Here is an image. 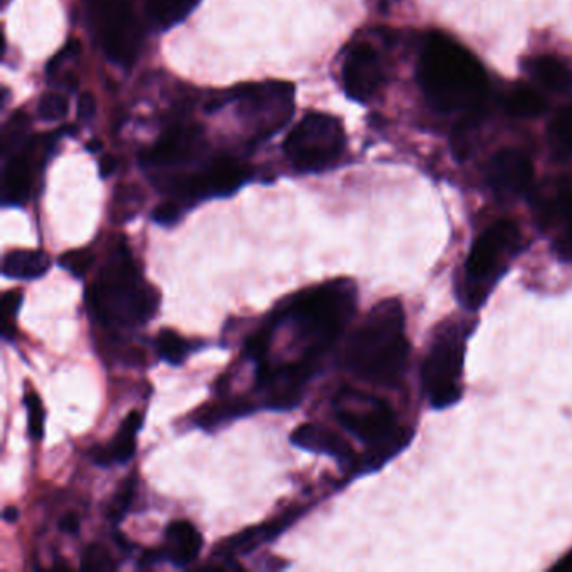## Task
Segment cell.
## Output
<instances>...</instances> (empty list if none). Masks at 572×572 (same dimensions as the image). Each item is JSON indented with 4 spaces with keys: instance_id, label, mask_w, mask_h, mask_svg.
Returning <instances> with one entry per match:
<instances>
[{
    "instance_id": "33",
    "label": "cell",
    "mask_w": 572,
    "mask_h": 572,
    "mask_svg": "<svg viewBox=\"0 0 572 572\" xmlns=\"http://www.w3.org/2000/svg\"><path fill=\"white\" fill-rule=\"evenodd\" d=\"M82 571H113L117 569L111 552L101 544H91L84 550L81 560Z\"/></svg>"
},
{
    "instance_id": "38",
    "label": "cell",
    "mask_w": 572,
    "mask_h": 572,
    "mask_svg": "<svg viewBox=\"0 0 572 572\" xmlns=\"http://www.w3.org/2000/svg\"><path fill=\"white\" fill-rule=\"evenodd\" d=\"M79 527H81V522H79L76 514H67L59 522V529L65 533H71V535H76Z\"/></svg>"
},
{
    "instance_id": "30",
    "label": "cell",
    "mask_w": 572,
    "mask_h": 572,
    "mask_svg": "<svg viewBox=\"0 0 572 572\" xmlns=\"http://www.w3.org/2000/svg\"><path fill=\"white\" fill-rule=\"evenodd\" d=\"M27 128H29V117H26L24 113H17L15 117H11L7 128L4 131V138H2L4 155L13 156V152H17V148L21 144H24Z\"/></svg>"
},
{
    "instance_id": "6",
    "label": "cell",
    "mask_w": 572,
    "mask_h": 572,
    "mask_svg": "<svg viewBox=\"0 0 572 572\" xmlns=\"http://www.w3.org/2000/svg\"><path fill=\"white\" fill-rule=\"evenodd\" d=\"M525 248L527 240L512 221H495L475 237L454 282L462 308L468 312L481 311Z\"/></svg>"
},
{
    "instance_id": "25",
    "label": "cell",
    "mask_w": 572,
    "mask_h": 572,
    "mask_svg": "<svg viewBox=\"0 0 572 572\" xmlns=\"http://www.w3.org/2000/svg\"><path fill=\"white\" fill-rule=\"evenodd\" d=\"M547 143L550 146L552 153L568 160L572 156V106L564 108L554 119L550 121L547 128Z\"/></svg>"
},
{
    "instance_id": "21",
    "label": "cell",
    "mask_w": 572,
    "mask_h": 572,
    "mask_svg": "<svg viewBox=\"0 0 572 572\" xmlns=\"http://www.w3.org/2000/svg\"><path fill=\"white\" fill-rule=\"evenodd\" d=\"M52 260L44 250H13L2 262V273L15 281H36L49 273Z\"/></svg>"
},
{
    "instance_id": "17",
    "label": "cell",
    "mask_w": 572,
    "mask_h": 572,
    "mask_svg": "<svg viewBox=\"0 0 572 572\" xmlns=\"http://www.w3.org/2000/svg\"><path fill=\"white\" fill-rule=\"evenodd\" d=\"M302 508H290L287 510L284 516L277 517L273 522H265L260 525H254L250 529H246L242 533H235L232 537H229L227 541H223L219 549L215 550V556L219 558H232L235 554H248L252 550H256L257 547L271 542L275 537H279L281 533H284L287 527H290L296 520L302 516Z\"/></svg>"
},
{
    "instance_id": "36",
    "label": "cell",
    "mask_w": 572,
    "mask_h": 572,
    "mask_svg": "<svg viewBox=\"0 0 572 572\" xmlns=\"http://www.w3.org/2000/svg\"><path fill=\"white\" fill-rule=\"evenodd\" d=\"M22 300H24V294L19 290V289H13V290H7L4 296H2V308H4V317H5V323L11 321V317H13L21 306H22Z\"/></svg>"
},
{
    "instance_id": "34",
    "label": "cell",
    "mask_w": 572,
    "mask_h": 572,
    "mask_svg": "<svg viewBox=\"0 0 572 572\" xmlns=\"http://www.w3.org/2000/svg\"><path fill=\"white\" fill-rule=\"evenodd\" d=\"M67 109H69V103H67L65 96L56 94V92H49V94L42 96L38 113H39V117L42 121L54 123V121L63 119L67 115Z\"/></svg>"
},
{
    "instance_id": "35",
    "label": "cell",
    "mask_w": 572,
    "mask_h": 572,
    "mask_svg": "<svg viewBox=\"0 0 572 572\" xmlns=\"http://www.w3.org/2000/svg\"><path fill=\"white\" fill-rule=\"evenodd\" d=\"M180 217H182V208L175 200H169V202L160 204L152 213V219L158 225H165V227L177 223V221H180Z\"/></svg>"
},
{
    "instance_id": "8",
    "label": "cell",
    "mask_w": 572,
    "mask_h": 572,
    "mask_svg": "<svg viewBox=\"0 0 572 572\" xmlns=\"http://www.w3.org/2000/svg\"><path fill=\"white\" fill-rule=\"evenodd\" d=\"M346 144L338 117L309 113L289 133L284 152L290 163L304 173H319L338 161Z\"/></svg>"
},
{
    "instance_id": "32",
    "label": "cell",
    "mask_w": 572,
    "mask_h": 572,
    "mask_svg": "<svg viewBox=\"0 0 572 572\" xmlns=\"http://www.w3.org/2000/svg\"><path fill=\"white\" fill-rule=\"evenodd\" d=\"M142 205V194L138 188L123 186L115 196V217L117 221H130Z\"/></svg>"
},
{
    "instance_id": "4",
    "label": "cell",
    "mask_w": 572,
    "mask_h": 572,
    "mask_svg": "<svg viewBox=\"0 0 572 572\" xmlns=\"http://www.w3.org/2000/svg\"><path fill=\"white\" fill-rule=\"evenodd\" d=\"M160 294L143 277L125 240L104 260L90 292L92 314L109 327L133 329L150 323Z\"/></svg>"
},
{
    "instance_id": "14",
    "label": "cell",
    "mask_w": 572,
    "mask_h": 572,
    "mask_svg": "<svg viewBox=\"0 0 572 572\" xmlns=\"http://www.w3.org/2000/svg\"><path fill=\"white\" fill-rule=\"evenodd\" d=\"M346 94L360 103L369 101L383 84V65L377 52L368 44H358L348 52L342 65Z\"/></svg>"
},
{
    "instance_id": "42",
    "label": "cell",
    "mask_w": 572,
    "mask_h": 572,
    "mask_svg": "<svg viewBox=\"0 0 572 572\" xmlns=\"http://www.w3.org/2000/svg\"><path fill=\"white\" fill-rule=\"evenodd\" d=\"M101 148H103L101 142H91V143H88V150H90L91 153H98Z\"/></svg>"
},
{
    "instance_id": "2",
    "label": "cell",
    "mask_w": 572,
    "mask_h": 572,
    "mask_svg": "<svg viewBox=\"0 0 572 572\" xmlns=\"http://www.w3.org/2000/svg\"><path fill=\"white\" fill-rule=\"evenodd\" d=\"M418 86L429 106L440 113L470 111L487 94V74L481 63L460 44L433 34L416 65Z\"/></svg>"
},
{
    "instance_id": "9",
    "label": "cell",
    "mask_w": 572,
    "mask_h": 572,
    "mask_svg": "<svg viewBox=\"0 0 572 572\" xmlns=\"http://www.w3.org/2000/svg\"><path fill=\"white\" fill-rule=\"evenodd\" d=\"M294 86L287 81H265L238 88L237 115L256 138H271L294 115Z\"/></svg>"
},
{
    "instance_id": "22",
    "label": "cell",
    "mask_w": 572,
    "mask_h": 572,
    "mask_svg": "<svg viewBox=\"0 0 572 572\" xmlns=\"http://www.w3.org/2000/svg\"><path fill=\"white\" fill-rule=\"evenodd\" d=\"M200 0H148L146 13L150 22L161 30L180 24L194 13Z\"/></svg>"
},
{
    "instance_id": "1",
    "label": "cell",
    "mask_w": 572,
    "mask_h": 572,
    "mask_svg": "<svg viewBox=\"0 0 572 572\" xmlns=\"http://www.w3.org/2000/svg\"><path fill=\"white\" fill-rule=\"evenodd\" d=\"M410 352L403 304L400 299H385L356 327L342 361L352 377L361 381L396 386L406 375Z\"/></svg>"
},
{
    "instance_id": "3",
    "label": "cell",
    "mask_w": 572,
    "mask_h": 572,
    "mask_svg": "<svg viewBox=\"0 0 572 572\" xmlns=\"http://www.w3.org/2000/svg\"><path fill=\"white\" fill-rule=\"evenodd\" d=\"M358 308V287L341 277L308 289L269 317L277 327L290 323L304 346L302 360L317 361L341 338Z\"/></svg>"
},
{
    "instance_id": "26",
    "label": "cell",
    "mask_w": 572,
    "mask_h": 572,
    "mask_svg": "<svg viewBox=\"0 0 572 572\" xmlns=\"http://www.w3.org/2000/svg\"><path fill=\"white\" fill-rule=\"evenodd\" d=\"M156 351L158 356L171 364V366H180L186 360V356L190 352L195 351L196 344L190 342L188 339L180 336L177 331L171 329H163L155 341Z\"/></svg>"
},
{
    "instance_id": "31",
    "label": "cell",
    "mask_w": 572,
    "mask_h": 572,
    "mask_svg": "<svg viewBox=\"0 0 572 572\" xmlns=\"http://www.w3.org/2000/svg\"><path fill=\"white\" fill-rule=\"evenodd\" d=\"M92 262H94V254L88 248L69 250L59 257V265L78 279H82L86 273H90Z\"/></svg>"
},
{
    "instance_id": "10",
    "label": "cell",
    "mask_w": 572,
    "mask_h": 572,
    "mask_svg": "<svg viewBox=\"0 0 572 572\" xmlns=\"http://www.w3.org/2000/svg\"><path fill=\"white\" fill-rule=\"evenodd\" d=\"M100 38L106 56L121 65H130L142 48L143 30L128 0H103L100 13Z\"/></svg>"
},
{
    "instance_id": "13",
    "label": "cell",
    "mask_w": 572,
    "mask_h": 572,
    "mask_svg": "<svg viewBox=\"0 0 572 572\" xmlns=\"http://www.w3.org/2000/svg\"><path fill=\"white\" fill-rule=\"evenodd\" d=\"M533 169L531 160L517 150H502L485 169V180L498 200L510 202L531 190Z\"/></svg>"
},
{
    "instance_id": "20",
    "label": "cell",
    "mask_w": 572,
    "mask_h": 572,
    "mask_svg": "<svg viewBox=\"0 0 572 572\" xmlns=\"http://www.w3.org/2000/svg\"><path fill=\"white\" fill-rule=\"evenodd\" d=\"M32 182H34V177H32V167L29 158L21 153L11 156L4 169V178H2L4 205H11V207L24 205L30 195Z\"/></svg>"
},
{
    "instance_id": "39",
    "label": "cell",
    "mask_w": 572,
    "mask_h": 572,
    "mask_svg": "<svg viewBox=\"0 0 572 572\" xmlns=\"http://www.w3.org/2000/svg\"><path fill=\"white\" fill-rule=\"evenodd\" d=\"M117 169V161L115 156H104L103 160H101V163H100V173H101V177L103 178H108V177H111Z\"/></svg>"
},
{
    "instance_id": "27",
    "label": "cell",
    "mask_w": 572,
    "mask_h": 572,
    "mask_svg": "<svg viewBox=\"0 0 572 572\" xmlns=\"http://www.w3.org/2000/svg\"><path fill=\"white\" fill-rule=\"evenodd\" d=\"M506 106L512 117H535L546 109V101L531 88H517L508 94Z\"/></svg>"
},
{
    "instance_id": "41",
    "label": "cell",
    "mask_w": 572,
    "mask_h": 572,
    "mask_svg": "<svg viewBox=\"0 0 572 572\" xmlns=\"http://www.w3.org/2000/svg\"><path fill=\"white\" fill-rule=\"evenodd\" d=\"M4 519L7 520V522H15V520L19 519V510L11 506V507H5L4 510Z\"/></svg>"
},
{
    "instance_id": "7",
    "label": "cell",
    "mask_w": 572,
    "mask_h": 572,
    "mask_svg": "<svg viewBox=\"0 0 572 572\" xmlns=\"http://www.w3.org/2000/svg\"><path fill=\"white\" fill-rule=\"evenodd\" d=\"M475 327L477 321L446 317L433 329L420 369L421 393L429 408L442 412L462 400L465 354Z\"/></svg>"
},
{
    "instance_id": "5",
    "label": "cell",
    "mask_w": 572,
    "mask_h": 572,
    "mask_svg": "<svg viewBox=\"0 0 572 572\" xmlns=\"http://www.w3.org/2000/svg\"><path fill=\"white\" fill-rule=\"evenodd\" d=\"M339 425L364 445L356 475L385 467L412 442L413 433L403 427L385 400L364 391H339L333 400Z\"/></svg>"
},
{
    "instance_id": "15",
    "label": "cell",
    "mask_w": 572,
    "mask_h": 572,
    "mask_svg": "<svg viewBox=\"0 0 572 572\" xmlns=\"http://www.w3.org/2000/svg\"><path fill=\"white\" fill-rule=\"evenodd\" d=\"M290 443L306 452L331 456L338 460L341 467L350 468L356 473L360 458L354 455L351 445L327 427L317 423H302L290 433Z\"/></svg>"
},
{
    "instance_id": "37",
    "label": "cell",
    "mask_w": 572,
    "mask_h": 572,
    "mask_svg": "<svg viewBox=\"0 0 572 572\" xmlns=\"http://www.w3.org/2000/svg\"><path fill=\"white\" fill-rule=\"evenodd\" d=\"M96 115V100L91 92H82L78 100V117L82 123L91 121Z\"/></svg>"
},
{
    "instance_id": "16",
    "label": "cell",
    "mask_w": 572,
    "mask_h": 572,
    "mask_svg": "<svg viewBox=\"0 0 572 572\" xmlns=\"http://www.w3.org/2000/svg\"><path fill=\"white\" fill-rule=\"evenodd\" d=\"M204 143V133L198 126H177L160 138L148 153V161L165 167L183 165L202 153Z\"/></svg>"
},
{
    "instance_id": "12",
    "label": "cell",
    "mask_w": 572,
    "mask_h": 572,
    "mask_svg": "<svg viewBox=\"0 0 572 572\" xmlns=\"http://www.w3.org/2000/svg\"><path fill=\"white\" fill-rule=\"evenodd\" d=\"M533 207L541 229L550 235L556 259L572 265V186L562 185L550 195L537 196Z\"/></svg>"
},
{
    "instance_id": "29",
    "label": "cell",
    "mask_w": 572,
    "mask_h": 572,
    "mask_svg": "<svg viewBox=\"0 0 572 572\" xmlns=\"http://www.w3.org/2000/svg\"><path fill=\"white\" fill-rule=\"evenodd\" d=\"M24 404H26L27 410L29 435L34 440H40L44 437L46 412H44V404L40 402L39 394L36 391H29L24 396Z\"/></svg>"
},
{
    "instance_id": "19",
    "label": "cell",
    "mask_w": 572,
    "mask_h": 572,
    "mask_svg": "<svg viewBox=\"0 0 572 572\" xmlns=\"http://www.w3.org/2000/svg\"><path fill=\"white\" fill-rule=\"evenodd\" d=\"M202 544L204 539L192 522L175 520L165 531V547L161 550L165 559L178 568H185L198 558Z\"/></svg>"
},
{
    "instance_id": "11",
    "label": "cell",
    "mask_w": 572,
    "mask_h": 572,
    "mask_svg": "<svg viewBox=\"0 0 572 572\" xmlns=\"http://www.w3.org/2000/svg\"><path fill=\"white\" fill-rule=\"evenodd\" d=\"M247 165L234 158H217L205 169L169 183V192L183 198H212L235 194L250 180Z\"/></svg>"
},
{
    "instance_id": "23",
    "label": "cell",
    "mask_w": 572,
    "mask_h": 572,
    "mask_svg": "<svg viewBox=\"0 0 572 572\" xmlns=\"http://www.w3.org/2000/svg\"><path fill=\"white\" fill-rule=\"evenodd\" d=\"M533 79L552 92H566L572 88L571 69L556 57H539L531 65Z\"/></svg>"
},
{
    "instance_id": "28",
    "label": "cell",
    "mask_w": 572,
    "mask_h": 572,
    "mask_svg": "<svg viewBox=\"0 0 572 572\" xmlns=\"http://www.w3.org/2000/svg\"><path fill=\"white\" fill-rule=\"evenodd\" d=\"M134 494H136V479L128 477V481H125L119 485L117 494L111 498L109 507H108V517L117 524L125 519L126 512L130 510L131 504H133Z\"/></svg>"
},
{
    "instance_id": "24",
    "label": "cell",
    "mask_w": 572,
    "mask_h": 572,
    "mask_svg": "<svg viewBox=\"0 0 572 572\" xmlns=\"http://www.w3.org/2000/svg\"><path fill=\"white\" fill-rule=\"evenodd\" d=\"M256 412V406L248 403L246 400H232V402H223L221 404H213L212 408H207L205 412H200L196 425L205 429H217L219 425H223L227 421L237 420L240 416H247Z\"/></svg>"
},
{
    "instance_id": "18",
    "label": "cell",
    "mask_w": 572,
    "mask_h": 572,
    "mask_svg": "<svg viewBox=\"0 0 572 572\" xmlns=\"http://www.w3.org/2000/svg\"><path fill=\"white\" fill-rule=\"evenodd\" d=\"M143 427V415L138 410H133L117 429L113 440L106 446H98L92 450V458L100 467H111L113 464H128L136 450V435Z\"/></svg>"
},
{
    "instance_id": "40",
    "label": "cell",
    "mask_w": 572,
    "mask_h": 572,
    "mask_svg": "<svg viewBox=\"0 0 572 572\" xmlns=\"http://www.w3.org/2000/svg\"><path fill=\"white\" fill-rule=\"evenodd\" d=\"M552 569H559V571H572V552H569L564 559L558 562L556 566H552Z\"/></svg>"
}]
</instances>
